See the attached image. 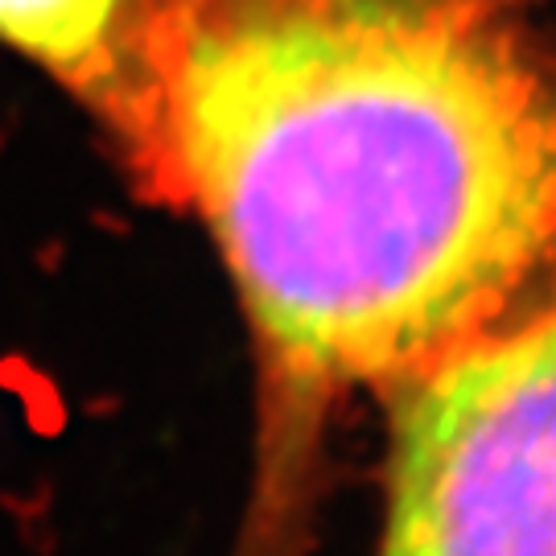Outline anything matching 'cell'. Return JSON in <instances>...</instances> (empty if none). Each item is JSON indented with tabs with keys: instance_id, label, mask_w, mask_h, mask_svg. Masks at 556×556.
<instances>
[{
	"instance_id": "obj_1",
	"label": "cell",
	"mask_w": 556,
	"mask_h": 556,
	"mask_svg": "<svg viewBox=\"0 0 556 556\" xmlns=\"http://www.w3.org/2000/svg\"><path fill=\"white\" fill-rule=\"evenodd\" d=\"M149 206L256 371L231 556H309L322 437L556 272V75L499 0H153Z\"/></svg>"
},
{
	"instance_id": "obj_2",
	"label": "cell",
	"mask_w": 556,
	"mask_h": 556,
	"mask_svg": "<svg viewBox=\"0 0 556 556\" xmlns=\"http://www.w3.org/2000/svg\"><path fill=\"white\" fill-rule=\"evenodd\" d=\"M375 556H556V272L392 392Z\"/></svg>"
},
{
	"instance_id": "obj_3",
	"label": "cell",
	"mask_w": 556,
	"mask_h": 556,
	"mask_svg": "<svg viewBox=\"0 0 556 556\" xmlns=\"http://www.w3.org/2000/svg\"><path fill=\"white\" fill-rule=\"evenodd\" d=\"M0 50L66 99L149 202L157 161L153 0H0Z\"/></svg>"
}]
</instances>
